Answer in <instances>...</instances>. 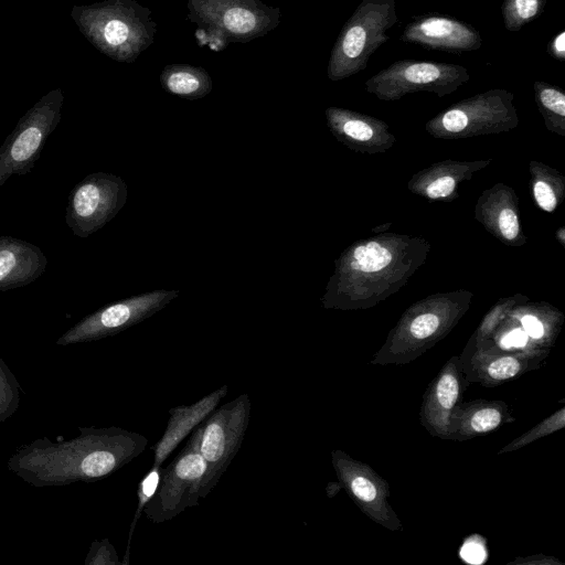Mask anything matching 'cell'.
<instances>
[{
    "instance_id": "cell-1",
    "label": "cell",
    "mask_w": 565,
    "mask_h": 565,
    "mask_svg": "<svg viewBox=\"0 0 565 565\" xmlns=\"http://www.w3.org/2000/svg\"><path fill=\"white\" fill-rule=\"evenodd\" d=\"M68 440L47 437L23 444L8 458L7 468L36 487L95 482L115 473L143 452L148 439L120 427H78Z\"/></svg>"
},
{
    "instance_id": "cell-2",
    "label": "cell",
    "mask_w": 565,
    "mask_h": 565,
    "mask_svg": "<svg viewBox=\"0 0 565 565\" xmlns=\"http://www.w3.org/2000/svg\"><path fill=\"white\" fill-rule=\"evenodd\" d=\"M71 18L98 51L118 62H132L152 41L149 26L130 0L73 6Z\"/></svg>"
},
{
    "instance_id": "cell-3",
    "label": "cell",
    "mask_w": 565,
    "mask_h": 565,
    "mask_svg": "<svg viewBox=\"0 0 565 565\" xmlns=\"http://www.w3.org/2000/svg\"><path fill=\"white\" fill-rule=\"evenodd\" d=\"M396 1H361L333 45L327 67L329 79H345L366 68L374 52L388 41L386 32L398 21Z\"/></svg>"
},
{
    "instance_id": "cell-4",
    "label": "cell",
    "mask_w": 565,
    "mask_h": 565,
    "mask_svg": "<svg viewBox=\"0 0 565 565\" xmlns=\"http://www.w3.org/2000/svg\"><path fill=\"white\" fill-rule=\"evenodd\" d=\"M63 102V89H51L20 118L0 147V186L33 169L62 118Z\"/></svg>"
},
{
    "instance_id": "cell-5",
    "label": "cell",
    "mask_w": 565,
    "mask_h": 565,
    "mask_svg": "<svg viewBox=\"0 0 565 565\" xmlns=\"http://www.w3.org/2000/svg\"><path fill=\"white\" fill-rule=\"evenodd\" d=\"M200 426L184 448L162 469L158 488L143 509L152 523L172 520L186 509L199 505L206 463L199 449Z\"/></svg>"
},
{
    "instance_id": "cell-6",
    "label": "cell",
    "mask_w": 565,
    "mask_h": 565,
    "mask_svg": "<svg viewBox=\"0 0 565 565\" xmlns=\"http://www.w3.org/2000/svg\"><path fill=\"white\" fill-rule=\"evenodd\" d=\"M252 403L243 393L215 408L200 426L199 449L206 463L200 497L206 498L238 452L250 419Z\"/></svg>"
},
{
    "instance_id": "cell-7",
    "label": "cell",
    "mask_w": 565,
    "mask_h": 565,
    "mask_svg": "<svg viewBox=\"0 0 565 565\" xmlns=\"http://www.w3.org/2000/svg\"><path fill=\"white\" fill-rule=\"evenodd\" d=\"M469 79V71L458 64L401 60L370 77L365 87L369 93L384 100L398 99L415 92H430L443 97Z\"/></svg>"
},
{
    "instance_id": "cell-8",
    "label": "cell",
    "mask_w": 565,
    "mask_h": 565,
    "mask_svg": "<svg viewBox=\"0 0 565 565\" xmlns=\"http://www.w3.org/2000/svg\"><path fill=\"white\" fill-rule=\"evenodd\" d=\"M127 185L120 177L94 172L70 192L65 221L74 235L85 238L113 220L127 201Z\"/></svg>"
},
{
    "instance_id": "cell-9",
    "label": "cell",
    "mask_w": 565,
    "mask_h": 565,
    "mask_svg": "<svg viewBox=\"0 0 565 565\" xmlns=\"http://www.w3.org/2000/svg\"><path fill=\"white\" fill-rule=\"evenodd\" d=\"M178 294L177 290L159 289L104 306L64 332L56 344L66 347L115 335L153 316Z\"/></svg>"
},
{
    "instance_id": "cell-10",
    "label": "cell",
    "mask_w": 565,
    "mask_h": 565,
    "mask_svg": "<svg viewBox=\"0 0 565 565\" xmlns=\"http://www.w3.org/2000/svg\"><path fill=\"white\" fill-rule=\"evenodd\" d=\"M459 317V311L447 309L408 313L391 331L370 364L402 365L415 361L446 337Z\"/></svg>"
},
{
    "instance_id": "cell-11",
    "label": "cell",
    "mask_w": 565,
    "mask_h": 565,
    "mask_svg": "<svg viewBox=\"0 0 565 565\" xmlns=\"http://www.w3.org/2000/svg\"><path fill=\"white\" fill-rule=\"evenodd\" d=\"M331 462L341 488L367 518L391 531L403 529L388 501L391 491L385 479L341 449L331 451Z\"/></svg>"
},
{
    "instance_id": "cell-12",
    "label": "cell",
    "mask_w": 565,
    "mask_h": 565,
    "mask_svg": "<svg viewBox=\"0 0 565 565\" xmlns=\"http://www.w3.org/2000/svg\"><path fill=\"white\" fill-rule=\"evenodd\" d=\"M548 352V349L503 348L489 339L459 360L469 383L494 387L537 370Z\"/></svg>"
},
{
    "instance_id": "cell-13",
    "label": "cell",
    "mask_w": 565,
    "mask_h": 565,
    "mask_svg": "<svg viewBox=\"0 0 565 565\" xmlns=\"http://www.w3.org/2000/svg\"><path fill=\"white\" fill-rule=\"evenodd\" d=\"M467 381L459 356L450 358L428 384L420 406V424L434 437L450 440L454 411Z\"/></svg>"
},
{
    "instance_id": "cell-14",
    "label": "cell",
    "mask_w": 565,
    "mask_h": 565,
    "mask_svg": "<svg viewBox=\"0 0 565 565\" xmlns=\"http://www.w3.org/2000/svg\"><path fill=\"white\" fill-rule=\"evenodd\" d=\"M401 40L454 54L477 51L482 43L480 32L471 24L437 13L414 17L405 26Z\"/></svg>"
},
{
    "instance_id": "cell-15",
    "label": "cell",
    "mask_w": 565,
    "mask_h": 565,
    "mask_svg": "<svg viewBox=\"0 0 565 565\" xmlns=\"http://www.w3.org/2000/svg\"><path fill=\"white\" fill-rule=\"evenodd\" d=\"M199 15L232 40H246L263 34L268 15L252 0H192Z\"/></svg>"
},
{
    "instance_id": "cell-16",
    "label": "cell",
    "mask_w": 565,
    "mask_h": 565,
    "mask_svg": "<svg viewBox=\"0 0 565 565\" xmlns=\"http://www.w3.org/2000/svg\"><path fill=\"white\" fill-rule=\"evenodd\" d=\"M47 258L36 245L0 235V291L26 286L46 268Z\"/></svg>"
},
{
    "instance_id": "cell-17",
    "label": "cell",
    "mask_w": 565,
    "mask_h": 565,
    "mask_svg": "<svg viewBox=\"0 0 565 565\" xmlns=\"http://www.w3.org/2000/svg\"><path fill=\"white\" fill-rule=\"evenodd\" d=\"M227 392L228 386L225 384L191 405L170 408L166 430L152 446L153 465L162 466L183 438L216 408Z\"/></svg>"
},
{
    "instance_id": "cell-18",
    "label": "cell",
    "mask_w": 565,
    "mask_h": 565,
    "mask_svg": "<svg viewBox=\"0 0 565 565\" xmlns=\"http://www.w3.org/2000/svg\"><path fill=\"white\" fill-rule=\"evenodd\" d=\"M515 417L503 401L475 399L460 403L451 418V441H466L494 431Z\"/></svg>"
},
{
    "instance_id": "cell-19",
    "label": "cell",
    "mask_w": 565,
    "mask_h": 565,
    "mask_svg": "<svg viewBox=\"0 0 565 565\" xmlns=\"http://www.w3.org/2000/svg\"><path fill=\"white\" fill-rule=\"evenodd\" d=\"M160 82L168 93L186 99L204 97L212 89L209 73L201 67L190 65L166 66Z\"/></svg>"
},
{
    "instance_id": "cell-20",
    "label": "cell",
    "mask_w": 565,
    "mask_h": 565,
    "mask_svg": "<svg viewBox=\"0 0 565 565\" xmlns=\"http://www.w3.org/2000/svg\"><path fill=\"white\" fill-rule=\"evenodd\" d=\"M546 0H503L501 11L504 28L508 31H520L525 24L541 15Z\"/></svg>"
},
{
    "instance_id": "cell-21",
    "label": "cell",
    "mask_w": 565,
    "mask_h": 565,
    "mask_svg": "<svg viewBox=\"0 0 565 565\" xmlns=\"http://www.w3.org/2000/svg\"><path fill=\"white\" fill-rule=\"evenodd\" d=\"M535 99L546 120L562 125L565 118V94L556 86L536 81Z\"/></svg>"
},
{
    "instance_id": "cell-22",
    "label": "cell",
    "mask_w": 565,
    "mask_h": 565,
    "mask_svg": "<svg viewBox=\"0 0 565 565\" xmlns=\"http://www.w3.org/2000/svg\"><path fill=\"white\" fill-rule=\"evenodd\" d=\"M565 426V407L562 406L555 413L544 418L542 422L533 426L530 430L513 439L504 447H502L498 455L511 452L521 449L522 447L551 435L557 430L563 429Z\"/></svg>"
},
{
    "instance_id": "cell-23",
    "label": "cell",
    "mask_w": 565,
    "mask_h": 565,
    "mask_svg": "<svg viewBox=\"0 0 565 565\" xmlns=\"http://www.w3.org/2000/svg\"><path fill=\"white\" fill-rule=\"evenodd\" d=\"M162 467L152 465V467L148 470V472L143 476V478L139 481L138 488H137V509L135 511L130 527H129V534H128V543L126 547V552L124 555V561H121L122 565L129 564V555H130V544L132 540V534L136 529V525L138 523V520L140 519L141 514L143 513V509L146 504L149 502L153 493L156 492L159 480L162 472Z\"/></svg>"
},
{
    "instance_id": "cell-24",
    "label": "cell",
    "mask_w": 565,
    "mask_h": 565,
    "mask_svg": "<svg viewBox=\"0 0 565 565\" xmlns=\"http://www.w3.org/2000/svg\"><path fill=\"white\" fill-rule=\"evenodd\" d=\"M20 388L15 375L0 356V424L18 411Z\"/></svg>"
},
{
    "instance_id": "cell-25",
    "label": "cell",
    "mask_w": 565,
    "mask_h": 565,
    "mask_svg": "<svg viewBox=\"0 0 565 565\" xmlns=\"http://www.w3.org/2000/svg\"><path fill=\"white\" fill-rule=\"evenodd\" d=\"M85 565H122L108 539L94 540L84 561Z\"/></svg>"
},
{
    "instance_id": "cell-26",
    "label": "cell",
    "mask_w": 565,
    "mask_h": 565,
    "mask_svg": "<svg viewBox=\"0 0 565 565\" xmlns=\"http://www.w3.org/2000/svg\"><path fill=\"white\" fill-rule=\"evenodd\" d=\"M460 557L470 564H481L487 558L486 541L479 534L466 537L461 550Z\"/></svg>"
},
{
    "instance_id": "cell-27",
    "label": "cell",
    "mask_w": 565,
    "mask_h": 565,
    "mask_svg": "<svg viewBox=\"0 0 565 565\" xmlns=\"http://www.w3.org/2000/svg\"><path fill=\"white\" fill-rule=\"evenodd\" d=\"M533 192L536 203L541 209L546 212H552L556 207V196L547 183L537 181L534 184Z\"/></svg>"
},
{
    "instance_id": "cell-28",
    "label": "cell",
    "mask_w": 565,
    "mask_h": 565,
    "mask_svg": "<svg viewBox=\"0 0 565 565\" xmlns=\"http://www.w3.org/2000/svg\"><path fill=\"white\" fill-rule=\"evenodd\" d=\"M499 227L504 238L513 239L520 231L516 214L511 209H505L500 213Z\"/></svg>"
},
{
    "instance_id": "cell-29",
    "label": "cell",
    "mask_w": 565,
    "mask_h": 565,
    "mask_svg": "<svg viewBox=\"0 0 565 565\" xmlns=\"http://www.w3.org/2000/svg\"><path fill=\"white\" fill-rule=\"evenodd\" d=\"M455 190V180L450 177H441L431 182L426 190L430 199L446 198Z\"/></svg>"
},
{
    "instance_id": "cell-30",
    "label": "cell",
    "mask_w": 565,
    "mask_h": 565,
    "mask_svg": "<svg viewBox=\"0 0 565 565\" xmlns=\"http://www.w3.org/2000/svg\"><path fill=\"white\" fill-rule=\"evenodd\" d=\"M498 344L503 348H527L529 338L524 330L518 328L504 334Z\"/></svg>"
},
{
    "instance_id": "cell-31",
    "label": "cell",
    "mask_w": 565,
    "mask_h": 565,
    "mask_svg": "<svg viewBox=\"0 0 565 565\" xmlns=\"http://www.w3.org/2000/svg\"><path fill=\"white\" fill-rule=\"evenodd\" d=\"M513 565H563L561 561L553 556H546L543 554L525 556V557H516L511 563Z\"/></svg>"
},
{
    "instance_id": "cell-32",
    "label": "cell",
    "mask_w": 565,
    "mask_h": 565,
    "mask_svg": "<svg viewBox=\"0 0 565 565\" xmlns=\"http://www.w3.org/2000/svg\"><path fill=\"white\" fill-rule=\"evenodd\" d=\"M547 53L557 61H565V31H561L552 39Z\"/></svg>"
}]
</instances>
